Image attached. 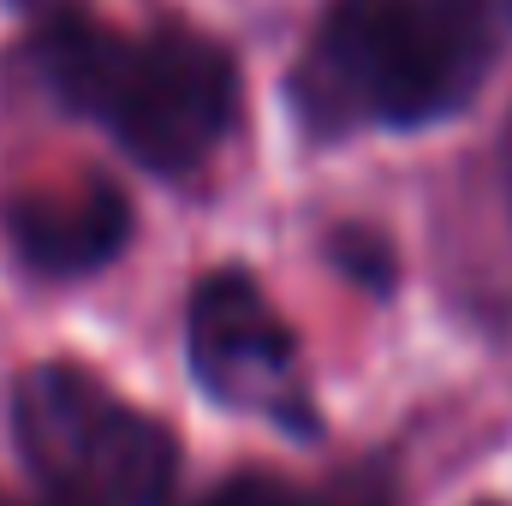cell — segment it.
<instances>
[{
    "label": "cell",
    "mask_w": 512,
    "mask_h": 506,
    "mask_svg": "<svg viewBox=\"0 0 512 506\" xmlns=\"http://www.w3.org/2000/svg\"><path fill=\"white\" fill-rule=\"evenodd\" d=\"M507 30L501 0H328L286 102L310 137L441 126L483 96Z\"/></svg>",
    "instance_id": "1"
},
{
    "label": "cell",
    "mask_w": 512,
    "mask_h": 506,
    "mask_svg": "<svg viewBox=\"0 0 512 506\" xmlns=\"http://www.w3.org/2000/svg\"><path fill=\"white\" fill-rule=\"evenodd\" d=\"M30 60L54 102L102 126L137 167L161 179L197 173L239 120L233 54L179 24L126 36L84 6H42Z\"/></svg>",
    "instance_id": "2"
},
{
    "label": "cell",
    "mask_w": 512,
    "mask_h": 506,
    "mask_svg": "<svg viewBox=\"0 0 512 506\" xmlns=\"http://www.w3.org/2000/svg\"><path fill=\"white\" fill-rule=\"evenodd\" d=\"M12 435L66 506H161L179 477L173 429L78 364H36L12 387Z\"/></svg>",
    "instance_id": "3"
},
{
    "label": "cell",
    "mask_w": 512,
    "mask_h": 506,
    "mask_svg": "<svg viewBox=\"0 0 512 506\" xmlns=\"http://www.w3.org/2000/svg\"><path fill=\"white\" fill-rule=\"evenodd\" d=\"M185 358H191L197 387L221 411L262 417L298 441L322 435L310 381L298 364V334L286 328V316L268 304V292L245 268H221L197 280L185 304Z\"/></svg>",
    "instance_id": "4"
},
{
    "label": "cell",
    "mask_w": 512,
    "mask_h": 506,
    "mask_svg": "<svg viewBox=\"0 0 512 506\" xmlns=\"http://www.w3.org/2000/svg\"><path fill=\"white\" fill-rule=\"evenodd\" d=\"M6 239L24 256V268H36L48 280H78L126 251L131 209L108 179L48 185V191H24L6 209Z\"/></svg>",
    "instance_id": "5"
},
{
    "label": "cell",
    "mask_w": 512,
    "mask_h": 506,
    "mask_svg": "<svg viewBox=\"0 0 512 506\" xmlns=\"http://www.w3.org/2000/svg\"><path fill=\"white\" fill-rule=\"evenodd\" d=\"M191 506H393L376 483H292L274 471H239Z\"/></svg>",
    "instance_id": "6"
},
{
    "label": "cell",
    "mask_w": 512,
    "mask_h": 506,
    "mask_svg": "<svg viewBox=\"0 0 512 506\" xmlns=\"http://www.w3.org/2000/svg\"><path fill=\"white\" fill-rule=\"evenodd\" d=\"M328 262L340 274H352L358 286H370V292L393 286V251H387L382 233H370V227H334L328 233Z\"/></svg>",
    "instance_id": "7"
},
{
    "label": "cell",
    "mask_w": 512,
    "mask_h": 506,
    "mask_svg": "<svg viewBox=\"0 0 512 506\" xmlns=\"http://www.w3.org/2000/svg\"><path fill=\"white\" fill-rule=\"evenodd\" d=\"M501 161H507V191H512V120H507V143H501Z\"/></svg>",
    "instance_id": "8"
},
{
    "label": "cell",
    "mask_w": 512,
    "mask_h": 506,
    "mask_svg": "<svg viewBox=\"0 0 512 506\" xmlns=\"http://www.w3.org/2000/svg\"><path fill=\"white\" fill-rule=\"evenodd\" d=\"M0 506H66V501H6V495H0Z\"/></svg>",
    "instance_id": "9"
},
{
    "label": "cell",
    "mask_w": 512,
    "mask_h": 506,
    "mask_svg": "<svg viewBox=\"0 0 512 506\" xmlns=\"http://www.w3.org/2000/svg\"><path fill=\"white\" fill-rule=\"evenodd\" d=\"M501 12H507V24H512V0H501Z\"/></svg>",
    "instance_id": "10"
}]
</instances>
